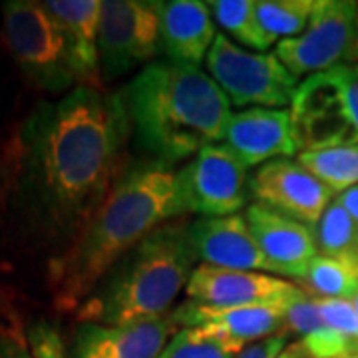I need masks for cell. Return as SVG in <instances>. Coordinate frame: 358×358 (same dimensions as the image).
Here are the masks:
<instances>
[{
	"label": "cell",
	"instance_id": "34",
	"mask_svg": "<svg viewBox=\"0 0 358 358\" xmlns=\"http://www.w3.org/2000/svg\"><path fill=\"white\" fill-rule=\"evenodd\" d=\"M352 305H355V310H357V319H358V291L355 294V299H352Z\"/></svg>",
	"mask_w": 358,
	"mask_h": 358
},
{
	"label": "cell",
	"instance_id": "20",
	"mask_svg": "<svg viewBox=\"0 0 358 358\" xmlns=\"http://www.w3.org/2000/svg\"><path fill=\"white\" fill-rule=\"evenodd\" d=\"M296 162L334 193H343L358 185V143L301 152Z\"/></svg>",
	"mask_w": 358,
	"mask_h": 358
},
{
	"label": "cell",
	"instance_id": "11",
	"mask_svg": "<svg viewBox=\"0 0 358 358\" xmlns=\"http://www.w3.org/2000/svg\"><path fill=\"white\" fill-rule=\"evenodd\" d=\"M249 192L255 195L259 205L310 229L317 227L334 197L333 189L289 157L273 159L259 167L249 179Z\"/></svg>",
	"mask_w": 358,
	"mask_h": 358
},
{
	"label": "cell",
	"instance_id": "33",
	"mask_svg": "<svg viewBox=\"0 0 358 358\" xmlns=\"http://www.w3.org/2000/svg\"><path fill=\"white\" fill-rule=\"evenodd\" d=\"M348 64H358V10H357V38H355V48H352V54H350Z\"/></svg>",
	"mask_w": 358,
	"mask_h": 358
},
{
	"label": "cell",
	"instance_id": "27",
	"mask_svg": "<svg viewBox=\"0 0 358 358\" xmlns=\"http://www.w3.org/2000/svg\"><path fill=\"white\" fill-rule=\"evenodd\" d=\"M26 338L34 358H68L64 352L62 334L50 320H34L26 331Z\"/></svg>",
	"mask_w": 358,
	"mask_h": 358
},
{
	"label": "cell",
	"instance_id": "35",
	"mask_svg": "<svg viewBox=\"0 0 358 358\" xmlns=\"http://www.w3.org/2000/svg\"><path fill=\"white\" fill-rule=\"evenodd\" d=\"M2 303H4V301H2V289H0V315L6 313V310H2Z\"/></svg>",
	"mask_w": 358,
	"mask_h": 358
},
{
	"label": "cell",
	"instance_id": "24",
	"mask_svg": "<svg viewBox=\"0 0 358 358\" xmlns=\"http://www.w3.org/2000/svg\"><path fill=\"white\" fill-rule=\"evenodd\" d=\"M317 0H257V18L271 38H294L307 30Z\"/></svg>",
	"mask_w": 358,
	"mask_h": 358
},
{
	"label": "cell",
	"instance_id": "9",
	"mask_svg": "<svg viewBox=\"0 0 358 358\" xmlns=\"http://www.w3.org/2000/svg\"><path fill=\"white\" fill-rule=\"evenodd\" d=\"M103 80L124 76L162 52L159 10L150 0H102L98 32Z\"/></svg>",
	"mask_w": 358,
	"mask_h": 358
},
{
	"label": "cell",
	"instance_id": "32",
	"mask_svg": "<svg viewBox=\"0 0 358 358\" xmlns=\"http://www.w3.org/2000/svg\"><path fill=\"white\" fill-rule=\"evenodd\" d=\"M279 358H305V355L301 352V348L296 345L289 346V348H285L281 355H279Z\"/></svg>",
	"mask_w": 358,
	"mask_h": 358
},
{
	"label": "cell",
	"instance_id": "6",
	"mask_svg": "<svg viewBox=\"0 0 358 358\" xmlns=\"http://www.w3.org/2000/svg\"><path fill=\"white\" fill-rule=\"evenodd\" d=\"M299 150L317 152L358 143V64L334 66L305 78L291 102Z\"/></svg>",
	"mask_w": 358,
	"mask_h": 358
},
{
	"label": "cell",
	"instance_id": "29",
	"mask_svg": "<svg viewBox=\"0 0 358 358\" xmlns=\"http://www.w3.org/2000/svg\"><path fill=\"white\" fill-rule=\"evenodd\" d=\"M0 358H34L26 334L14 319L0 320Z\"/></svg>",
	"mask_w": 358,
	"mask_h": 358
},
{
	"label": "cell",
	"instance_id": "5",
	"mask_svg": "<svg viewBox=\"0 0 358 358\" xmlns=\"http://www.w3.org/2000/svg\"><path fill=\"white\" fill-rule=\"evenodd\" d=\"M2 16L6 48L34 88L56 98L78 88L68 38L44 2L10 0L2 4Z\"/></svg>",
	"mask_w": 358,
	"mask_h": 358
},
{
	"label": "cell",
	"instance_id": "17",
	"mask_svg": "<svg viewBox=\"0 0 358 358\" xmlns=\"http://www.w3.org/2000/svg\"><path fill=\"white\" fill-rule=\"evenodd\" d=\"M189 239L197 261L233 271H268L245 215L199 217L189 223Z\"/></svg>",
	"mask_w": 358,
	"mask_h": 358
},
{
	"label": "cell",
	"instance_id": "2",
	"mask_svg": "<svg viewBox=\"0 0 358 358\" xmlns=\"http://www.w3.org/2000/svg\"><path fill=\"white\" fill-rule=\"evenodd\" d=\"M181 215L187 213L178 169L157 159L126 167L76 241L50 259L48 282L54 307L60 313L78 310L120 259Z\"/></svg>",
	"mask_w": 358,
	"mask_h": 358
},
{
	"label": "cell",
	"instance_id": "23",
	"mask_svg": "<svg viewBox=\"0 0 358 358\" xmlns=\"http://www.w3.org/2000/svg\"><path fill=\"white\" fill-rule=\"evenodd\" d=\"M313 299H355L358 291V268L333 257L317 255L301 279Z\"/></svg>",
	"mask_w": 358,
	"mask_h": 358
},
{
	"label": "cell",
	"instance_id": "10",
	"mask_svg": "<svg viewBox=\"0 0 358 358\" xmlns=\"http://www.w3.org/2000/svg\"><path fill=\"white\" fill-rule=\"evenodd\" d=\"M185 213L201 217H229L247 203V167L225 143L203 148L185 167L178 169Z\"/></svg>",
	"mask_w": 358,
	"mask_h": 358
},
{
	"label": "cell",
	"instance_id": "8",
	"mask_svg": "<svg viewBox=\"0 0 358 358\" xmlns=\"http://www.w3.org/2000/svg\"><path fill=\"white\" fill-rule=\"evenodd\" d=\"M358 2L317 0L307 30L277 42V58L296 80L348 64L357 38Z\"/></svg>",
	"mask_w": 358,
	"mask_h": 358
},
{
	"label": "cell",
	"instance_id": "14",
	"mask_svg": "<svg viewBox=\"0 0 358 358\" xmlns=\"http://www.w3.org/2000/svg\"><path fill=\"white\" fill-rule=\"evenodd\" d=\"M178 333L171 313L124 327L80 322L68 358H157Z\"/></svg>",
	"mask_w": 358,
	"mask_h": 358
},
{
	"label": "cell",
	"instance_id": "26",
	"mask_svg": "<svg viewBox=\"0 0 358 358\" xmlns=\"http://www.w3.org/2000/svg\"><path fill=\"white\" fill-rule=\"evenodd\" d=\"M285 324L289 327L291 333L299 334L301 338L327 327V322L320 317L317 301L313 296H308L307 293H303L299 299H294L293 303H289L285 307Z\"/></svg>",
	"mask_w": 358,
	"mask_h": 358
},
{
	"label": "cell",
	"instance_id": "3",
	"mask_svg": "<svg viewBox=\"0 0 358 358\" xmlns=\"http://www.w3.org/2000/svg\"><path fill=\"white\" fill-rule=\"evenodd\" d=\"M122 98L138 143L169 166L223 140L233 115L213 78L169 60L145 66Z\"/></svg>",
	"mask_w": 358,
	"mask_h": 358
},
{
	"label": "cell",
	"instance_id": "13",
	"mask_svg": "<svg viewBox=\"0 0 358 358\" xmlns=\"http://www.w3.org/2000/svg\"><path fill=\"white\" fill-rule=\"evenodd\" d=\"M171 317L181 329H197L209 338L243 350L245 345L279 334L285 324V305L207 307L185 301L171 310Z\"/></svg>",
	"mask_w": 358,
	"mask_h": 358
},
{
	"label": "cell",
	"instance_id": "15",
	"mask_svg": "<svg viewBox=\"0 0 358 358\" xmlns=\"http://www.w3.org/2000/svg\"><path fill=\"white\" fill-rule=\"evenodd\" d=\"M245 221L267 259L268 273L296 281L307 275L308 265L319 255L315 231L259 203L247 207Z\"/></svg>",
	"mask_w": 358,
	"mask_h": 358
},
{
	"label": "cell",
	"instance_id": "16",
	"mask_svg": "<svg viewBox=\"0 0 358 358\" xmlns=\"http://www.w3.org/2000/svg\"><path fill=\"white\" fill-rule=\"evenodd\" d=\"M223 141L247 169L273 159H291L299 152L291 112L273 108H251L231 115Z\"/></svg>",
	"mask_w": 358,
	"mask_h": 358
},
{
	"label": "cell",
	"instance_id": "22",
	"mask_svg": "<svg viewBox=\"0 0 358 358\" xmlns=\"http://www.w3.org/2000/svg\"><path fill=\"white\" fill-rule=\"evenodd\" d=\"M217 24L247 48L267 50L275 40L259 24L255 0H213L207 2Z\"/></svg>",
	"mask_w": 358,
	"mask_h": 358
},
{
	"label": "cell",
	"instance_id": "28",
	"mask_svg": "<svg viewBox=\"0 0 358 358\" xmlns=\"http://www.w3.org/2000/svg\"><path fill=\"white\" fill-rule=\"evenodd\" d=\"M322 320L358 345V319L355 305L343 299H315Z\"/></svg>",
	"mask_w": 358,
	"mask_h": 358
},
{
	"label": "cell",
	"instance_id": "18",
	"mask_svg": "<svg viewBox=\"0 0 358 358\" xmlns=\"http://www.w3.org/2000/svg\"><path fill=\"white\" fill-rule=\"evenodd\" d=\"M159 10V44L169 62L201 66L217 30L207 2L201 0H169L157 2Z\"/></svg>",
	"mask_w": 358,
	"mask_h": 358
},
{
	"label": "cell",
	"instance_id": "30",
	"mask_svg": "<svg viewBox=\"0 0 358 358\" xmlns=\"http://www.w3.org/2000/svg\"><path fill=\"white\" fill-rule=\"evenodd\" d=\"M285 346H287V333H279L265 341L247 345L235 358H279Z\"/></svg>",
	"mask_w": 358,
	"mask_h": 358
},
{
	"label": "cell",
	"instance_id": "21",
	"mask_svg": "<svg viewBox=\"0 0 358 358\" xmlns=\"http://www.w3.org/2000/svg\"><path fill=\"white\" fill-rule=\"evenodd\" d=\"M313 231L320 255L333 257L358 268V227L338 199H333Z\"/></svg>",
	"mask_w": 358,
	"mask_h": 358
},
{
	"label": "cell",
	"instance_id": "36",
	"mask_svg": "<svg viewBox=\"0 0 358 358\" xmlns=\"http://www.w3.org/2000/svg\"><path fill=\"white\" fill-rule=\"evenodd\" d=\"M355 358H358V357H355Z\"/></svg>",
	"mask_w": 358,
	"mask_h": 358
},
{
	"label": "cell",
	"instance_id": "4",
	"mask_svg": "<svg viewBox=\"0 0 358 358\" xmlns=\"http://www.w3.org/2000/svg\"><path fill=\"white\" fill-rule=\"evenodd\" d=\"M197 255L189 223L169 221L120 259L78 308L80 322L124 327L164 317L187 287Z\"/></svg>",
	"mask_w": 358,
	"mask_h": 358
},
{
	"label": "cell",
	"instance_id": "19",
	"mask_svg": "<svg viewBox=\"0 0 358 358\" xmlns=\"http://www.w3.org/2000/svg\"><path fill=\"white\" fill-rule=\"evenodd\" d=\"M64 30L78 86L100 90V52H98V32L102 16V0H48L44 2Z\"/></svg>",
	"mask_w": 358,
	"mask_h": 358
},
{
	"label": "cell",
	"instance_id": "1",
	"mask_svg": "<svg viewBox=\"0 0 358 358\" xmlns=\"http://www.w3.org/2000/svg\"><path fill=\"white\" fill-rule=\"evenodd\" d=\"M129 115L122 94L78 86L40 102L2 157V203L34 247L64 253L126 169Z\"/></svg>",
	"mask_w": 358,
	"mask_h": 358
},
{
	"label": "cell",
	"instance_id": "31",
	"mask_svg": "<svg viewBox=\"0 0 358 358\" xmlns=\"http://www.w3.org/2000/svg\"><path fill=\"white\" fill-rule=\"evenodd\" d=\"M338 203L343 205L346 209V213L350 215V219L357 223L358 227V185L355 187H350V189H346V192L338 193Z\"/></svg>",
	"mask_w": 358,
	"mask_h": 358
},
{
	"label": "cell",
	"instance_id": "25",
	"mask_svg": "<svg viewBox=\"0 0 358 358\" xmlns=\"http://www.w3.org/2000/svg\"><path fill=\"white\" fill-rule=\"evenodd\" d=\"M241 350L209 338L197 329H181L157 358H235Z\"/></svg>",
	"mask_w": 358,
	"mask_h": 358
},
{
	"label": "cell",
	"instance_id": "12",
	"mask_svg": "<svg viewBox=\"0 0 358 358\" xmlns=\"http://www.w3.org/2000/svg\"><path fill=\"white\" fill-rule=\"evenodd\" d=\"M305 293L293 282L259 271L199 265L185 287L187 301L207 307H253V305H289Z\"/></svg>",
	"mask_w": 358,
	"mask_h": 358
},
{
	"label": "cell",
	"instance_id": "7",
	"mask_svg": "<svg viewBox=\"0 0 358 358\" xmlns=\"http://www.w3.org/2000/svg\"><path fill=\"white\" fill-rule=\"evenodd\" d=\"M209 76L215 80L231 106L279 108L293 102L299 80L282 66L277 54L249 52L217 34L205 58Z\"/></svg>",
	"mask_w": 358,
	"mask_h": 358
}]
</instances>
